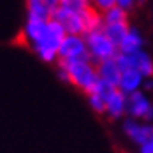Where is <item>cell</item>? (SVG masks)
<instances>
[{
  "mask_svg": "<svg viewBox=\"0 0 153 153\" xmlns=\"http://www.w3.org/2000/svg\"><path fill=\"white\" fill-rule=\"evenodd\" d=\"M58 67L64 69L67 74V83L75 89L89 94L94 89L95 83L99 81L97 66L91 59H80L71 62H58Z\"/></svg>",
  "mask_w": 153,
  "mask_h": 153,
  "instance_id": "obj_1",
  "label": "cell"
},
{
  "mask_svg": "<svg viewBox=\"0 0 153 153\" xmlns=\"http://www.w3.org/2000/svg\"><path fill=\"white\" fill-rule=\"evenodd\" d=\"M64 36H66L64 28H62L56 20L50 19L47 22V28L42 33V36L34 44H31L30 48L36 53V56L41 61L52 64V62L58 61V50H59L61 41L64 39Z\"/></svg>",
  "mask_w": 153,
  "mask_h": 153,
  "instance_id": "obj_2",
  "label": "cell"
},
{
  "mask_svg": "<svg viewBox=\"0 0 153 153\" xmlns=\"http://www.w3.org/2000/svg\"><path fill=\"white\" fill-rule=\"evenodd\" d=\"M86 39V47H88V53H89V59L95 64H99L102 61H106L114 58L119 50L117 47L108 39V36L103 30H95V31H89L85 34Z\"/></svg>",
  "mask_w": 153,
  "mask_h": 153,
  "instance_id": "obj_3",
  "label": "cell"
},
{
  "mask_svg": "<svg viewBox=\"0 0 153 153\" xmlns=\"http://www.w3.org/2000/svg\"><path fill=\"white\" fill-rule=\"evenodd\" d=\"M80 59H89L85 36H81V34H66L64 39L61 41L56 62H71Z\"/></svg>",
  "mask_w": 153,
  "mask_h": 153,
  "instance_id": "obj_4",
  "label": "cell"
},
{
  "mask_svg": "<svg viewBox=\"0 0 153 153\" xmlns=\"http://www.w3.org/2000/svg\"><path fill=\"white\" fill-rule=\"evenodd\" d=\"M127 117L142 122H153V103L147 92L137 91L127 95Z\"/></svg>",
  "mask_w": 153,
  "mask_h": 153,
  "instance_id": "obj_5",
  "label": "cell"
},
{
  "mask_svg": "<svg viewBox=\"0 0 153 153\" xmlns=\"http://www.w3.org/2000/svg\"><path fill=\"white\" fill-rule=\"evenodd\" d=\"M122 131L130 139V142L139 147L153 137V122H142L131 119V117H125L122 120Z\"/></svg>",
  "mask_w": 153,
  "mask_h": 153,
  "instance_id": "obj_6",
  "label": "cell"
},
{
  "mask_svg": "<svg viewBox=\"0 0 153 153\" xmlns=\"http://www.w3.org/2000/svg\"><path fill=\"white\" fill-rule=\"evenodd\" d=\"M52 19L56 20L64 28L66 34H81V36H85L86 30H85V22H83L81 13L71 11L58 5L52 14Z\"/></svg>",
  "mask_w": 153,
  "mask_h": 153,
  "instance_id": "obj_7",
  "label": "cell"
},
{
  "mask_svg": "<svg viewBox=\"0 0 153 153\" xmlns=\"http://www.w3.org/2000/svg\"><path fill=\"white\" fill-rule=\"evenodd\" d=\"M105 116H108L111 120H123L127 117V95L117 88L106 97Z\"/></svg>",
  "mask_w": 153,
  "mask_h": 153,
  "instance_id": "obj_8",
  "label": "cell"
},
{
  "mask_svg": "<svg viewBox=\"0 0 153 153\" xmlns=\"http://www.w3.org/2000/svg\"><path fill=\"white\" fill-rule=\"evenodd\" d=\"M144 44H145V41H144L142 33L139 31L136 27H130L127 34H125L123 39H122V42L117 47V50H119V53L133 55L136 52L144 50Z\"/></svg>",
  "mask_w": 153,
  "mask_h": 153,
  "instance_id": "obj_9",
  "label": "cell"
},
{
  "mask_svg": "<svg viewBox=\"0 0 153 153\" xmlns=\"http://www.w3.org/2000/svg\"><path fill=\"white\" fill-rule=\"evenodd\" d=\"M144 80L145 78L137 71H134V69H128V71L122 72L119 85H117V89H119L120 92H123L125 95H130L133 92L142 91Z\"/></svg>",
  "mask_w": 153,
  "mask_h": 153,
  "instance_id": "obj_10",
  "label": "cell"
},
{
  "mask_svg": "<svg viewBox=\"0 0 153 153\" xmlns=\"http://www.w3.org/2000/svg\"><path fill=\"white\" fill-rule=\"evenodd\" d=\"M27 19L50 20L55 11V6L48 0H25Z\"/></svg>",
  "mask_w": 153,
  "mask_h": 153,
  "instance_id": "obj_11",
  "label": "cell"
},
{
  "mask_svg": "<svg viewBox=\"0 0 153 153\" xmlns=\"http://www.w3.org/2000/svg\"><path fill=\"white\" fill-rule=\"evenodd\" d=\"M97 66V75H99V80L108 83V85L117 88L119 85V80H120V75H122V71L117 66V62L114 58L111 59H106V61H102L99 62Z\"/></svg>",
  "mask_w": 153,
  "mask_h": 153,
  "instance_id": "obj_12",
  "label": "cell"
},
{
  "mask_svg": "<svg viewBox=\"0 0 153 153\" xmlns=\"http://www.w3.org/2000/svg\"><path fill=\"white\" fill-rule=\"evenodd\" d=\"M131 69H134L141 74L144 78H153V58L149 52L141 50L133 55H130Z\"/></svg>",
  "mask_w": 153,
  "mask_h": 153,
  "instance_id": "obj_13",
  "label": "cell"
},
{
  "mask_svg": "<svg viewBox=\"0 0 153 153\" xmlns=\"http://www.w3.org/2000/svg\"><path fill=\"white\" fill-rule=\"evenodd\" d=\"M130 28V24L128 22H122V24H108V25H103L102 30L103 33L108 36V39L113 42L116 47H119V44L122 42L123 36L127 34Z\"/></svg>",
  "mask_w": 153,
  "mask_h": 153,
  "instance_id": "obj_14",
  "label": "cell"
},
{
  "mask_svg": "<svg viewBox=\"0 0 153 153\" xmlns=\"http://www.w3.org/2000/svg\"><path fill=\"white\" fill-rule=\"evenodd\" d=\"M81 16H83V22H85V30H86V33L100 30L102 27H103L102 13L97 11L95 8H92V6H89L88 10L83 11ZM86 33H85V34H86Z\"/></svg>",
  "mask_w": 153,
  "mask_h": 153,
  "instance_id": "obj_15",
  "label": "cell"
},
{
  "mask_svg": "<svg viewBox=\"0 0 153 153\" xmlns=\"http://www.w3.org/2000/svg\"><path fill=\"white\" fill-rule=\"evenodd\" d=\"M102 17H103V25H108V24H122V22H128V11L122 10L120 6H111L109 10L103 11L102 13Z\"/></svg>",
  "mask_w": 153,
  "mask_h": 153,
  "instance_id": "obj_16",
  "label": "cell"
},
{
  "mask_svg": "<svg viewBox=\"0 0 153 153\" xmlns=\"http://www.w3.org/2000/svg\"><path fill=\"white\" fill-rule=\"evenodd\" d=\"M88 97V105L94 113L97 114H105V102H106V97L102 95L100 92L97 91H91L89 94H86Z\"/></svg>",
  "mask_w": 153,
  "mask_h": 153,
  "instance_id": "obj_17",
  "label": "cell"
},
{
  "mask_svg": "<svg viewBox=\"0 0 153 153\" xmlns=\"http://www.w3.org/2000/svg\"><path fill=\"white\" fill-rule=\"evenodd\" d=\"M59 6L67 8L71 11H75V13H83L91 6V0H62Z\"/></svg>",
  "mask_w": 153,
  "mask_h": 153,
  "instance_id": "obj_18",
  "label": "cell"
},
{
  "mask_svg": "<svg viewBox=\"0 0 153 153\" xmlns=\"http://www.w3.org/2000/svg\"><path fill=\"white\" fill-rule=\"evenodd\" d=\"M116 5V0H91V6L92 8H95L97 11H106L109 10L111 6H114Z\"/></svg>",
  "mask_w": 153,
  "mask_h": 153,
  "instance_id": "obj_19",
  "label": "cell"
},
{
  "mask_svg": "<svg viewBox=\"0 0 153 153\" xmlns=\"http://www.w3.org/2000/svg\"><path fill=\"white\" fill-rule=\"evenodd\" d=\"M116 5L117 6H120L122 10H125V11H131L136 6V0H116Z\"/></svg>",
  "mask_w": 153,
  "mask_h": 153,
  "instance_id": "obj_20",
  "label": "cell"
},
{
  "mask_svg": "<svg viewBox=\"0 0 153 153\" xmlns=\"http://www.w3.org/2000/svg\"><path fill=\"white\" fill-rule=\"evenodd\" d=\"M137 153H153V137L137 147Z\"/></svg>",
  "mask_w": 153,
  "mask_h": 153,
  "instance_id": "obj_21",
  "label": "cell"
},
{
  "mask_svg": "<svg viewBox=\"0 0 153 153\" xmlns=\"http://www.w3.org/2000/svg\"><path fill=\"white\" fill-rule=\"evenodd\" d=\"M142 91H144V92H152V91H153V78H145V80H144Z\"/></svg>",
  "mask_w": 153,
  "mask_h": 153,
  "instance_id": "obj_22",
  "label": "cell"
},
{
  "mask_svg": "<svg viewBox=\"0 0 153 153\" xmlns=\"http://www.w3.org/2000/svg\"><path fill=\"white\" fill-rule=\"evenodd\" d=\"M48 2H50V3H52V5L55 6V8H56V6H58V5H59L61 2H62V0H48Z\"/></svg>",
  "mask_w": 153,
  "mask_h": 153,
  "instance_id": "obj_23",
  "label": "cell"
},
{
  "mask_svg": "<svg viewBox=\"0 0 153 153\" xmlns=\"http://www.w3.org/2000/svg\"><path fill=\"white\" fill-rule=\"evenodd\" d=\"M147 0H136V5H144Z\"/></svg>",
  "mask_w": 153,
  "mask_h": 153,
  "instance_id": "obj_24",
  "label": "cell"
}]
</instances>
